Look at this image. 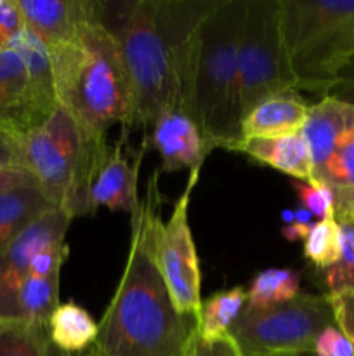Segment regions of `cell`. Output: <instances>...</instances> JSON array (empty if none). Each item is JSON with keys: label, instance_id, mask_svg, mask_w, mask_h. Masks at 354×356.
<instances>
[{"label": "cell", "instance_id": "1", "mask_svg": "<svg viewBox=\"0 0 354 356\" xmlns=\"http://www.w3.org/2000/svg\"><path fill=\"white\" fill-rule=\"evenodd\" d=\"M219 0H132L120 3L117 37L135 101V127L167 110L187 113V82L198 26Z\"/></svg>", "mask_w": 354, "mask_h": 356}, {"label": "cell", "instance_id": "2", "mask_svg": "<svg viewBox=\"0 0 354 356\" xmlns=\"http://www.w3.org/2000/svg\"><path fill=\"white\" fill-rule=\"evenodd\" d=\"M193 325L177 313L132 214L127 264L94 346L108 356H184Z\"/></svg>", "mask_w": 354, "mask_h": 356}, {"label": "cell", "instance_id": "3", "mask_svg": "<svg viewBox=\"0 0 354 356\" xmlns=\"http://www.w3.org/2000/svg\"><path fill=\"white\" fill-rule=\"evenodd\" d=\"M58 103L76 124L104 136L113 124L135 127V101L120 44L103 19L47 47Z\"/></svg>", "mask_w": 354, "mask_h": 356}, {"label": "cell", "instance_id": "4", "mask_svg": "<svg viewBox=\"0 0 354 356\" xmlns=\"http://www.w3.org/2000/svg\"><path fill=\"white\" fill-rule=\"evenodd\" d=\"M246 0H219L194 37L187 82V115L196 122L207 152L239 141L238 47Z\"/></svg>", "mask_w": 354, "mask_h": 356}, {"label": "cell", "instance_id": "5", "mask_svg": "<svg viewBox=\"0 0 354 356\" xmlns=\"http://www.w3.org/2000/svg\"><path fill=\"white\" fill-rule=\"evenodd\" d=\"M21 165L56 209L69 219L92 216L89 190L96 163L108 146L104 136L92 134L62 110L42 127L16 139Z\"/></svg>", "mask_w": 354, "mask_h": 356}, {"label": "cell", "instance_id": "6", "mask_svg": "<svg viewBox=\"0 0 354 356\" xmlns=\"http://www.w3.org/2000/svg\"><path fill=\"white\" fill-rule=\"evenodd\" d=\"M280 13L297 89L328 96L354 52V0H280Z\"/></svg>", "mask_w": 354, "mask_h": 356}, {"label": "cell", "instance_id": "7", "mask_svg": "<svg viewBox=\"0 0 354 356\" xmlns=\"http://www.w3.org/2000/svg\"><path fill=\"white\" fill-rule=\"evenodd\" d=\"M162 170L151 174L146 186V198L135 216L141 225L142 238L149 256L155 261L160 275L167 285L174 308L183 316L196 318L201 308V271L196 245L189 228L191 193L200 179V170L189 172L186 188L174 205L169 221L160 218L162 193L158 188V176Z\"/></svg>", "mask_w": 354, "mask_h": 356}, {"label": "cell", "instance_id": "8", "mask_svg": "<svg viewBox=\"0 0 354 356\" xmlns=\"http://www.w3.org/2000/svg\"><path fill=\"white\" fill-rule=\"evenodd\" d=\"M335 325L326 294H302L280 305L253 308L246 305L229 329L239 353L278 356L312 353L319 334Z\"/></svg>", "mask_w": 354, "mask_h": 356}, {"label": "cell", "instance_id": "9", "mask_svg": "<svg viewBox=\"0 0 354 356\" xmlns=\"http://www.w3.org/2000/svg\"><path fill=\"white\" fill-rule=\"evenodd\" d=\"M298 92L281 35L280 0H246L238 47V117L262 101Z\"/></svg>", "mask_w": 354, "mask_h": 356}, {"label": "cell", "instance_id": "10", "mask_svg": "<svg viewBox=\"0 0 354 356\" xmlns=\"http://www.w3.org/2000/svg\"><path fill=\"white\" fill-rule=\"evenodd\" d=\"M71 219L51 209L28 225L0 254V320H12L14 299L35 257L47 247L65 242Z\"/></svg>", "mask_w": 354, "mask_h": 356}, {"label": "cell", "instance_id": "11", "mask_svg": "<svg viewBox=\"0 0 354 356\" xmlns=\"http://www.w3.org/2000/svg\"><path fill=\"white\" fill-rule=\"evenodd\" d=\"M58 104L37 94L23 59L14 49L0 51V132L19 139L42 127L58 110Z\"/></svg>", "mask_w": 354, "mask_h": 356}, {"label": "cell", "instance_id": "12", "mask_svg": "<svg viewBox=\"0 0 354 356\" xmlns=\"http://www.w3.org/2000/svg\"><path fill=\"white\" fill-rule=\"evenodd\" d=\"M128 132L130 129L124 127L118 141L113 146L108 145L97 160L89 190V205L92 214H96L99 207L124 211L130 216L139 209L137 176L149 139L144 136L141 149L130 162L127 152Z\"/></svg>", "mask_w": 354, "mask_h": 356}, {"label": "cell", "instance_id": "13", "mask_svg": "<svg viewBox=\"0 0 354 356\" xmlns=\"http://www.w3.org/2000/svg\"><path fill=\"white\" fill-rule=\"evenodd\" d=\"M24 28L45 47L68 42L85 24L104 17V2L94 0H17Z\"/></svg>", "mask_w": 354, "mask_h": 356}, {"label": "cell", "instance_id": "14", "mask_svg": "<svg viewBox=\"0 0 354 356\" xmlns=\"http://www.w3.org/2000/svg\"><path fill=\"white\" fill-rule=\"evenodd\" d=\"M68 259V243L59 242L42 250L31 263L14 299L12 320L47 323L59 306V273Z\"/></svg>", "mask_w": 354, "mask_h": 356}, {"label": "cell", "instance_id": "15", "mask_svg": "<svg viewBox=\"0 0 354 356\" xmlns=\"http://www.w3.org/2000/svg\"><path fill=\"white\" fill-rule=\"evenodd\" d=\"M148 139L162 156V172L200 170L208 156L196 122L183 110L163 111L153 122Z\"/></svg>", "mask_w": 354, "mask_h": 356}, {"label": "cell", "instance_id": "16", "mask_svg": "<svg viewBox=\"0 0 354 356\" xmlns=\"http://www.w3.org/2000/svg\"><path fill=\"white\" fill-rule=\"evenodd\" d=\"M309 183L325 186L333 197V214L339 225H354V103L321 167Z\"/></svg>", "mask_w": 354, "mask_h": 356}, {"label": "cell", "instance_id": "17", "mask_svg": "<svg viewBox=\"0 0 354 356\" xmlns=\"http://www.w3.org/2000/svg\"><path fill=\"white\" fill-rule=\"evenodd\" d=\"M309 104L297 92L280 94L257 104L239 124V139L280 138L302 131Z\"/></svg>", "mask_w": 354, "mask_h": 356}, {"label": "cell", "instance_id": "18", "mask_svg": "<svg viewBox=\"0 0 354 356\" xmlns=\"http://www.w3.org/2000/svg\"><path fill=\"white\" fill-rule=\"evenodd\" d=\"M229 152L245 153L255 162L273 167L292 179L311 181L312 177L311 153L301 132L280 138L239 139Z\"/></svg>", "mask_w": 354, "mask_h": 356}, {"label": "cell", "instance_id": "19", "mask_svg": "<svg viewBox=\"0 0 354 356\" xmlns=\"http://www.w3.org/2000/svg\"><path fill=\"white\" fill-rule=\"evenodd\" d=\"M56 346L68 355H78L92 348L99 334V323L75 302H59L47 322Z\"/></svg>", "mask_w": 354, "mask_h": 356}, {"label": "cell", "instance_id": "20", "mask_svg": "<svg viewBox=\"0 0 354 356\" xmlns=\"http://www.w3.org/2000/svg\"><path fill=\"white\" fill-rule=\"evenodd\" d=\"M54 209L38 186L21 188L0 195V254L28 225Z\"/></svg>", "mask_w": 354, "mask_h": 356}, {"label": "cell", "instance_id": "21", "mask_svg": "<svg viewBox=\"0 0 354 356\" xmlns=\"http://www.w3.org/2000/svg\"><path fill=\"white\" fill-rule=\"evenodd\" d=\"M246 305V289H228L212 294L201 301V308L194 318L193 329L203 343H217L229 336V329Z\"/></svg>", "mask_w": 354, "mask_h": 356}, {"label": "cell", "instance_id": "22", "mask_svg": "<svg viewBox=\"0 0 354 356\" xmlns=\"http://www.w3.org/2000/svg\"><path fill=\"white\" fill-rule=\"evenodd\" d=\"M0 356H71L51 339L47 323L0 320Z\"/></svg>", "mask_w": 354, "mask_h": 356}, {"label": "cell", "instance_id": "23", "mask_svg": "<svg viewBox=\"0 0 354 356\" xmlns=\"http://www.w3.org/2000/svg\"><path fill=\"white\" fill-rule=\"evenodd\" d=\"M301 289V275L294 270L269 268L255 275L246 289V305L253 308L280 305L294 299Z\"/></svg>", "mask_w": 354, "mask_h": 356}, {"label": "cell", "instance_id": "24", "mask_svg": "<svg viewBox=\"0 0 354 356\" xmlns=\"http://www.w3.org/2000/svg\"><path fill=\"white\" fill-rule=\"evenodd\" d=\"M340 247V225L335 216H330L311 226V232L304 240V256L312 266L325 271L339 261Z\"/></svg>", "mask_w": 354, "mask_h": 356}, {"label": "cell", "instance_id": "25", "mask_svg": "<svg viewBox=\"0 0 354 356\" xmlns=\"http://www.w3.org/2000/svg\"><path fill=\"white\" fill-rule=\"evenodd\" d=\"M340 257L333 266L321 271L325 294L354 289V225H340Z\"/></svg>", "mask_w": 354, "mask_h": 356}, {"label": "cell", "instance_id": "26", "mask_svg": "<svg viewBox=\"0 0 354 356\" xmlns=\"http://www.w3.org/2000/svg\"><path fill=\"white\" fill-rule=\"evenodd\" d=\"M292 188L297 193V198L302 204V207L307 212H311V216H316L318 219L335 216L333 214V197L325 186L309 183V181L292 179Z\"/></svg>", "mask_w": 354, "mask_h": 356}, {"label": "cell", "instance_id": "27", "mask_svg": "<svg viewBox=\"0 0 354 356\" xmlns=\"http://www.w3.org/2000/svg\"><path fill=\"white\" fill-rule=\"evenodd\" d=\"M314 356H354V344L349 337L335 325L323 330L314 343Z\"/></svg>", "mask_w": 354, "mask_h": 356}, {"label": "cell", "instance_id": "28", "mask_svg": "<svg viewBox=\"0 0 354 356\" xmlns=\"http://www.w3.org/2000/svg\"><path fill=\"white\" fill-rule=\"evenodd\" d=\"M326 296H328L330 305H332L337 327L354 344V289H347V291Z\"/></svg>", "mask_w": 354, "mask_h": 356}, {"label": "cell", "instance_id": "29", "mask_svg": "<svg viewBox=\"0 0 354 356\" xmlns=\"http://www.w3.org/2000/svg\"><path fill=\"white\" fill-rule=\"evenodd\" d=\"M24 30V21L17 0H0V51L9 47L10 40Z\"/></svg>", "mask_w": 354, "mask_h": 356}, {"label": "cell", "instance_id": "30", "mask_svg": "<svg viewBox=\"0 0 354 356\" xmlns=\"http://www.w3.org/2000/svg\"><path fill=\"white\" fill-rule=\"evenodd\" d=\"M184 356H239L231 337L217 341V343H203L196 336L194 329H191Z\"/></svg>", "mask_w": 354, "mask_h": 356}, {"label": "cell", "instance_id": "31", "mask_svg": "<svg viewBox=\"0 0 354 356\" xmlns=\"http://www.w3.org/2000/svg\"><path fill=\"white\" fill-rule=\"evenodd\" d=\"M328 96H335L339 99L354 103V52L347 59L346 65L337 72Z\"/></svg>", "mask_w": 354, "mask_h": 356}, {"label": "cell", "instance_id": "32", "mask_svg": "<svg viewBox=\"0 0 354 356\" xmlns=\"http://www.w3.org/2000/svg\"><path fill=\"white\" fill-rule=\"evenodd\" d=\"M30 186H38V184L28 170L16 169V167H0V195Z\"/></svg>", "mask_w": 354, "mask_h": 356}, {"label": "cell", "instance_id": "33", "mask_svg": "<svg viewBox=\"0 0 354 356\" xmlns=\"http://www.w3.org/2000/svg\"><path fill=\"white\" fill-rule=\"evenodd\" d=\"M0 167H16V169H23L16 139L2 134V132H0Z\"/></svg>", "mask_w": 354, "mask_h": 356}, {"label": "cell", "instance_id": "34", "mask_svg": "<svg viewBox=\"0 0 354 356\" xmlns=\"http://www.w3.org/2000/svg\"><path fill=\"white\" fill-rule=\"evenodd\" d=\"M311 226L312 225H302V222H297V221L290 222V225H287L283 229H281V235H283L287 240H290V242L305 240V236H307L309 232H311Z\"/></svg>", "mask_w": 354, "mask_h": 356}, {"label": "cell", "instance_id": "35", "mask_svg": "<svg viewBox=\"0 0 354 356\" xmlns=\"http://www.w3.org/2000/svg\"><path fill=\"white\" fill-rule=\"evenodd\" d=\"M71 356H108V355H104L103 351H101V350H97L96 346H92V348H89V350H87V351H83V353H78V355H71Z\"/></svg>", "mask_w": 354, "mask_h": 356}, {"label": "cell", "instance_id": "36", "mask_svg": "<svg viewBox=\"0 0 354 356\" xmlns=\"http://www.w3.org/2000/svg\"><path fill=\"white\" fill-rule=\"evenodd\" d=\"M278 356H314L312 353H298V355H278Z\"/></svg>", "mask_w": 354, "mask_h": 356}, {"label": "cell", "instance_id": "37", "mask_svg": "<svg viewBox=\"0 0 354 356\" xmlns=\"http://www.w3.org/2000/svg\"><path fill=\"white\" fill-rule=\"evenodd\" d=\"M236 350H238V348H236ZM238 355H239V356H250V355H243V353H239V351H238Z\"/></svg>", "mask_w": 354, "mask_h": 356}]
</instances>
